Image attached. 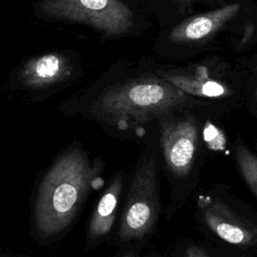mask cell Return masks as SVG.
<instances>
[{
  "label": "cell",
  "instance_id": "cell-1",
  "mask_svg": "<svg viewBox=\"0 0 257 257\" xmlns=\"http://www.w3.org/2000/svg\"><path fill=\"white\" fill-rule=\"evenodd\" d=\"M99 174V164L80 148L65 150L53 162L34 203V226L40 237L52 238L71 223L89 191L101 183Z\"/></svg>",
  "mask_w": 257,
  "mask_h": 257
},
{
  "label": "cell",
  "instance_id": "cell-2",
  "mask_svg": "<svg viewBox=\"0 0 257 257\" xmlns=\"http://www.w3.org/2000/svg\"><path fill=\"white\" fill-rule=\"evenodd\" d=\"M187 94L166 79L142 76L104 90L92 106L98 118L120 130L143 124L182 106Z\"/></svg>",
  "mask_w": 257,
  "mask_h": 257
},
{
  "label": "cell",
  "instance_id": "cell-3",
  "mask_svg": "<svg viewBox=\"0 0 257 257\" xmlns=\"http://www.w3.org/2000/svg\"><path fill=\"white\" fill-rule=\"evenodd\" d=\"M159 209L157 162L151 157L145 159L134 174L121 215L120 239L128 241L147 235L158 220Z\"/></svg>",
  "mask_w": 257,
  "mask_h": 257
},
{
  "label": "cell",
  "instance_id": "cell-4",
  "mask_svg": "<svg viewBox=\"0 0 257 257\" xmlns=\"http://www.w3.org/2000/svg\"><path fill=\"white\" fill-rule=\"evenodd\" d=\"M39 9L49 17L85 23L110 36L125 33L134 21L121 0H41Z\"/></svg>",
  "mask_w": 257,
  "mask_h": 257
},
{
  "label": "cell",
  "instance_id": "cell-5",
  "mask_svg": "<svg viewBox=\"0 0 257 257\" xmlns=\"http://www.w3.org/2000/svg\"><path fill=\"white\" fill-rule=\"evenodd\" d=\"M198 134V124L189 115L160 122V141L165 161L169 170L179 178L186 177L193 167Z\"/></svg>",
  "mask_w": 257,
  "mask_h": 257
},
{
  "label": "cell",
  "instance_id": "cell-6",
  "mask_svg": "<svg viewBox=\"0 0 257 257\" xmlns=\"http://www.w3.org/2000/svg\"><path fill=\"white\" fill-rule=\"evenodd\" d=\"M204 222L222 240L240 246L257 243V227L238 216L224 203L209 198L200 202Z\"/></svg>",
  "mask_w": 257,
  "mask_h": 257
},
{
  "label": "cell",
  "instance_id": "cell-7",
  "mask_svg": "<svg viewBox=\"0 0 257 257\" xmlns=\"http://www.w3.org/2000/svg\"><path fill=\"white\" fill-rule=\"evenodd\" d=\"M72 66L67 57L48 53L29 59L19 72L20 82L28 88H43L68 79Z\"/></svg>",
  "mask_w": 257,
  "mask_h": 257
},
{
  "label": "cell",
  "instance_id": "cell-8",
  "mask_svg": "<svg viewBox=\"0 0 257 257\" xmlns=\"http://www.w3.org/2000/svg\"><path fill=\"white\" fill-rule=\"evenodd\" d=\"M239 10L240 5L232 3L189 18L176 26L171 31L169 38L171 41L178 43L194 42L207 38L235 17Z\"/></svg>",
  "mask_w": 257,
  "mask_h": 257
},
{
  "label": "cell",
  "instance_id": "cell-9",
  "mask_svg": "<svg viewBox=\"0 0 257 257\" xmlns=\"http://www.w3.org/2000/svg\"><path fill=\"white\" fill-rule=\"evenodd\" d=\"M121 188L122 178L117 176L99 199L88 225V238L90 240L99 239L111 230Z\"/></svg>",
  "mask_w": 257,
  "mask_h": 257
},
{
  "label": "cell",
  "instance_id": "cell-10",
  "mask_svg": "<svg viewBox=\"0 0 257 257\" xmlns=\"http://www.w3.org/2000/svg\"><path fill=\"white\" fill-rule=\"evenodd\" d=\"M198 75H185L178 73H164V78L171 84L185 92L204 97H219L230 92L222 83L209 78L205 67L199 68Z\"/></svg>",
  "mask_w": 257,
  "mask_h": 257
},
{
  "label": "cell",
  "instance_id": "cell-11",
  "mask_svg": "<svg viewBox=\"0 0 257 257\" xmlns=\"http://www.w3.org/2000/svg\"><path fill=\"white\" fill-rule=\"evenodd\" d=\"M235 159L246 184L257 196V154L238 145L235 148Z\"/></svg>",
  "mask_w": 257,
  "mask_h": 257
},
{
  "label": "cell",
  "instance_id": "cell-12",
  "mask_svg": "<svg viewBox=\"0 0 257 257\" xmlns=\"http://www.w3.org/2000/svg\"><path fill=\"white\" fill-rule=\"evenodd\" d=\"M184 257H210V256L202 248L192 245L186 249Z\"/></svg>",
  "mask_w": 257,
  "mask_h": 257
},
{
  "label": "cell",
  "instance_id": "cell-13",
  "mask_svg": "<svg viewBox=\"0 0 257 257\" xmlns=\"http://www.w3.org/2000/svg\"><path fill=\"white\" fill-rule=\"evenodd\" d=\"M121 257H135V255H134L133 253H128V254L123 255V256H121Z\"/></svg>",
  "mask_w": 257,
  "mask_h": 257
},
{
  "label": "cell",
  "instance_id": "cell-14",
  "mask_svg": "<svg viewBox=\"0 0 257 257\" xmlns=\"http://www.w3.org/2000/svg\"><path fill=\"white\" fill-rule=\"evenodd\" d=\"M256 71H257V69H256Z\"/></svg>",
  "mask_w": 257,
  "mask_h": 257
}]
</instances>
